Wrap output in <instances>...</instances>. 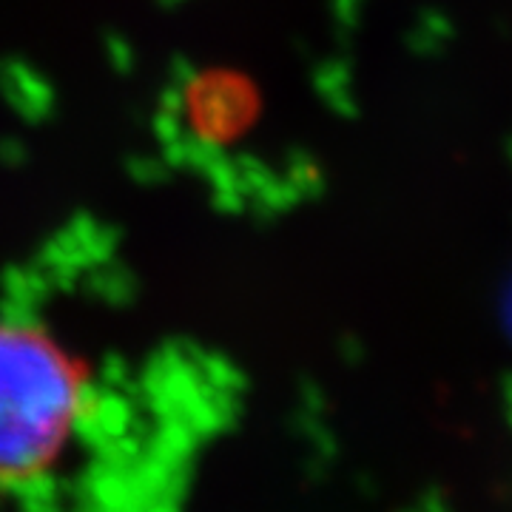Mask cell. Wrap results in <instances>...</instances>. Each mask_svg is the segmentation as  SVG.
Here are the masks:
<instances>
[{"mask_svg":"<svg viewBox=\"0 0 512 512\" xmlns=\"http://www.w3.org/2000/svg\"><path fill=\"white\" fill-rule=\"evenodd\" d=\"M89 402V384L43 330L0 325V481L55 467Z\"/></svg>","mask_w":512,"mask_h":512,"instance_id":"obj_1","label":"cell"}]
</instances>
